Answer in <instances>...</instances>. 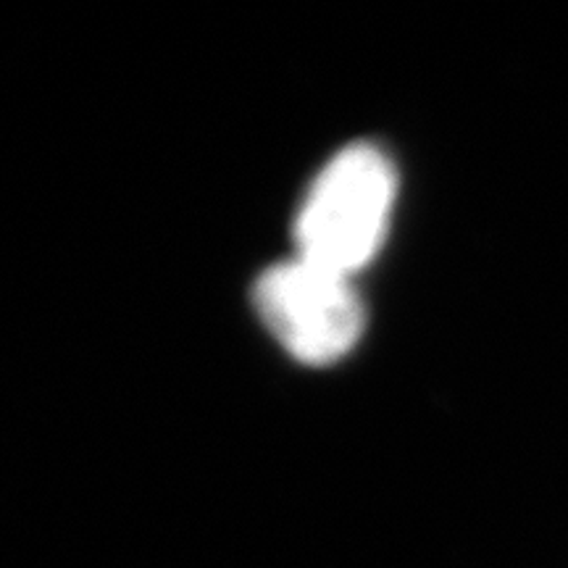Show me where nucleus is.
Here are the masks:
<instances>
[{
    "label": "nucleus",
    "instance_id": "nucleus-1",
    "mask_svg": "<svg viewBox=\"0 0 568 568\" xmlns=\"http://www.w3.org/2000/svg\"><path fill=\"white\" fill-rule=\"evenodd\" d=\"M395 195V166L382 148L368 142L343 148L303 197L295 255L355 280L385 243Z\"/></svg>",
    "mask_w": 568,
    "mask_h": 568
},
{
    "label": "nucleus",
    "instance_id": "nucleus-2",
    "mask_svg": "<svg viewBox=\"0 0 568 568\" xmlns=\"http://www.w3.org/2000/svg\"><path fill=\"white\" fill-rule=\"evenodd\" d=\"M253 303L276 343L303 364H335L364 335L366 311L353 276L301 255L266 268Z\"/></svg>",
    "mask_w": 568,
    "mask_h": 568
}]
</instances>
